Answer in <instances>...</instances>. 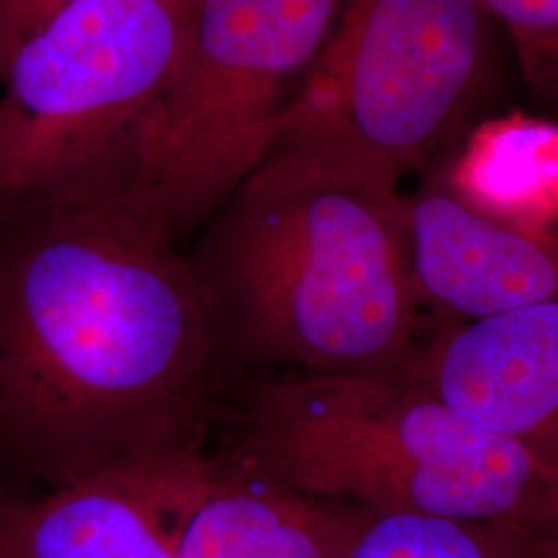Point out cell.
Wrapping results in <instances>:
<instances>
[{"mask_svg":"<svg viewBox=\"0 0 558 558\" xmlns=\"http://www.w3.org/2000/svg\"><path fill=\"white\" fill-rule=\"evenodd\" d=\"M207 451L119 463L38 497L0 488V558H180Z\"/></svg>","mask_w":558,"mask_h":558,"instance_id":"52a82bcc","label":"cell"},{"mask_svg":"<svg viewBox=\"0 0 558 558\" xmlns=\"http://www.w3.org/2000/svg\"><path fill=\"white\" fill-rule=\"evenodd\" d=\"M186 255L239 385L274 368L401 379L422 341L393 182L269 154Z\"/></svg>","mask_w":558,"mask_h":558,"instance_id":"7a4b0ae2","label":"cell"},{"mask_svg":"<svg viewBox=\"0 0 558 558\" xmlns=\"http://www.w3.org/2000/svg\"><path fill=\"white\" fill-rule=\"evenodd\" d=\"M544 538L548 539V544L553 546V550L558 555V513L555 515V519H553L548 532L544 534Z\"/></svg>","mask_w":558,"mask_h":558,"instance_id":"5bb4252c","label":"cell"},{"mask_svg":"<svg viewBox=\"0 0 558 558\" xmlns=\"http://www.w3.org/2000/svg\"><path fill=\"white\" fill-rule=\"evenodd\" d=\"M490 21L478 0H345L269 154L393 184L426 172L488 83Z\"/></svg>","mask_w":558,"mask_h":558,"instance_id":"5b68a950","label":"cell"},{"mask_svg":"<svg viewBox=\"0 0 558 558\" xmlns=\"http://www.w3.org/2000/svg\"><path fill=\"white\" fill-rule=\"evenodd\" d=\"M548 230H550V232H555V234H558V218L557 220L553 221V226H550Z\"/></svg>","mask_w":558,"mask_h":558,"instance_id":"9a60e30c","label":"cell"},{"mask_svg":"<svg viewBox=\"0 0 558 558\" xmlns=\"http://www.w3.org/2000/svg\"><path fill=\"white\" fill-rule=\"evenodd\" d=\"M345 0H199L135 135V184L180 244L248 179Z\"/></svg>","mask_w":558,"mask_h":558,"instance_id":"8992f818","label":"cell"},{"mask_svg":"<svg viewBox=\"0 0 558 558\" xmlns=\"http://www.w3.org/2000/svg\"><path fill=\"white\" fill-rule=\"evenodd\" d=\"M199 0H77L0 77V218L135 182V135Z\"/></svg>","mask_w":558,"mask_h":558,"instance_id":"277c9868","label":"cell"},{"mask_svg":"<svg viewBox=\"0 0 558 558\" xmlns=\"http://www.w3.org/2000/svg\"><path fill=\"white\" fill-rule=\"evenodd\" d=\"M513 41L532 98L558 114V0H478Z\"/></svg>","mask_w":558,"mask_h":558,"instance_id":"7c38bea8","label":"cell"},{"mask_svg":"<svg viewBox=\"0 0 558 558\" xmlns=\"http://www.w3.org/2000/svg\"><path fill=\"white\" fill-rule=\"evenodd\" d=\"M228 416V453L300 493L542 536L558 513V480L536 459L410 380L259 375Z\"/></svg>","mask_w":558,"mask_h":558,"instance_id":"3957f363","label":"cell"},{"mask_svg":"<svg viewBox=\"0 0 558 558\" xmlns=\"http://www.w3.org/2000/svg\"><path fill=\"white\" fill-rule=\"evenodd\" d=\"M73 2L77 0H0V77L21 44Z\"/></svg>","mask_w":558,"mask_h":558,"instance_id":"4fadbf2b","label":"cell"},{"mask_svg":"<svg viewBox=\"0 0 558 558\" xmlns=\"http://www.w3.org/2000/svg\"><path fill=\"white\" fill-rule=\"evenodd\" d=\"M401 379L511 440L558 480V300L435 323Z\"/></svg>","mask_w":558,"mask_h":558,"instance_id":"9c48e42d","label":"cell"},{"mask_svg":"<svg viewBox=\"0 0 558 558\" xmlns=\"http://www.w3.org/2000/svg\"><path fill=\"white\" fill-rule=\"evenodd\" d=\"M236 389L189 255L135 182L0 218V488L203 453Z\"/></svg>","mask_w":558,"mask_h":558,"instance_id":"6da1fadb","label":"cell"},{"mask_svg":"<svg viewBox=\"0 0 558 558\" xmlns=\"http://www.w3.org/2000/svg\"><path fill=\"white\" fill-rule=\"evenodd\" d=\"M371 509L300 493L232 453L191 509L180 558H343Z\"/></svg>","mask_w":558,"mask_h":558,"instance_id":"30bf717a","label":"cell"},{"mask_svg":"<svg viewBox=\"0 0 558 558\" xmlns=\"http://www.w3.org/2000/svg\"><path fill=\"white\" fill-rule=\"evenodd\" d=\"M343 558H558L548 539L518 523L371 511Z\"/></svg>","mask_w":558,"mask_h":558,"instance_id":"8fae6325","label":"cell"},{"mask_svg":"<svg viewBox=\"0 0 558 558\" xmlns=\"http://www.w3.org/2000/svg\"><path fill=\"white\" fill-rule=\"evenodd\" d=\"M403 221L412 278L433 325L558 300V234L493 216L439 161L403 193Z\"/></svg>","mask_w":558,"mask_h":558,"instance_id":"ba28073f","label":"cell"}]
</instances>
